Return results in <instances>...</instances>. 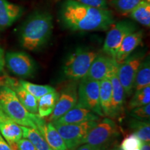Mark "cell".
<instances>
[{
  "label": "cell",
  "instance_id": "obj_22",
  "mask_svg": "<svg viewBox=\"0 0 150 150\" xmlns=\"http://www.w3.org/2000/svg\"><path fill=\"white\" fill-rule=\"evenodd\" d=\"M22 137L31 142L36 150H52L43 136L36 129L21 126Z\"/></svg>",
  "mask_w": 150,
  "mask_h": 150
},
{
  "label": "cell",
  "instance_id": "obj_2",
  "mask_svg": "<svg viewBox=\"0 0 150 150\" xmlns=\"http://www.w3.org/2000/svg\"><path fill=\"white\" fill-rule=\"evenodd\" d=\"M53 17L45 11H36L27 19L20 33L22 47L29 51H37L50 40L53 31Z\"/></svg>",
  "mask_w": 150,
  "mask_h": 150
},
{
  "label": "cell",
  "instance_id": "obj_17",
  "mask_svg": "<svg viewBox=\"0 0 150 150\" xmlns=\"http://www.w3.org/2000/svg\"><path fill=\"white\" fill-rule=\"evenodd\" d=\"M143 38V31L138 30L127 35L122 42L115 56V61L119 64L130 56L141 44Z\"/></svg>",
  "mask_w": 150,
  "mask_h": 150
},
{
  "label": "cell",
  "instance_id": "obj_39",
  "mask_svg": "<svg viewBox=\"0 0 150 150\" xmlns=\"http://www.w3.org/2000/svg\"><path fill=\"white\" fill-rule=\"evenodd\" d=\"M55 1H59V0H55Z\"/></svg>",
  "mask_w": 150,
  "mask_h": 150
},
{
  "label": "cell",
  "instance_id": "obj_24",
  "mask_svg": "<svg viewBox=\"0 0 150 150\" xmlns=\"http://www.w3.org/2000/svg\"><path fill=\"white\" fill-rule=\"evenodd\" d=\"M129 128L133 134L138 137L142 142H150V125L148 120H140L134 118L129 122Z\"/></svg>",
  "mask_w": 150,
  "mask_h": 150
},
{
  "label": "cell",
  "instance_id": "obj_26",
  "mask_svg": "<svg viewBox=\"0 0 150 150\" xmlns=\"http://www.w3.org/2000/svg\"><path fill=\"white\" fill-rule=\"evenodd\" d=\"M19 81L22 87L30 94H31L33 97H35L37 100H38L43 95L56 91L53 87L50 86L38 85V84L31 83V82L24 80H20Z\"/></svg>",
  "mask_w": 150,
  "mask_h": 150
},
{
  "label": "cell",
  "instance_id": "obj_32",
  "mask_svg": "<svg viewBox=\"0 0 150 150\" xmlns=\"http://www.w3.org/2000/svg\"><path fill=\"white\" fill-rule=\"evenodd\" d=\"M108 148H104V147H96V146L91 145L90 144L84 143L82 145H80L78 147H75L74 149L72 150H107Z\"/></svg>",
  "mask_w": 150,
  "mask_h": 150
},
{
  "label": "cell",
  "instance_id": "obj_38",
  "mask_svg": "<svg viewBox=\"0 0 150 150\" xmlns=\"http://www.w3.org/2000/svg\"><path fill=\"white\" fill-rule=\"evenodd\" d=\"M136 150H140V149H136Z\"/></svg>",
  "mask_w": 150,
  "mask_h": 150
},
{
  "label": "cell",
  "instance_id": "obj_31",
  "mask_svg": "<svg viewBox=\"0 0 150 150\" xmlns=\"http://www.w3.org/2000/svg\"><path fill=\"white\" fill-rule=\"evenodd\" d=\"M18 150H36L31 141L27 138H21L17 142Z\"/></svg>",
  "mask_w": 150,
  "mask_h": 150
},
{
  "label": "cell",
  "instance_id": "obj_36",
  "mask_svg": "<svg viewBox=\"0 0 150 150\" xmlns=\"http://www.w3.org/2000/svg\"><path fill=\"white\" fill-rule=\"evenodd\" d=\"M107 150H122V149H121L120 146L117 143V142H115V143H113L112 145H110V147L108 148Z\"/></svg>",
  "mask_w": 150,
  "mask_h": 150
},
{
  "label": "cell",
  "instance_id": "obj_1",
  "mask_svg": "<svg viewBox=\"0 0 150 150\" xmlns=\"http://www.w3.org/2000/svg\"><path fill=\"white\" fill-rule=\"evenodd\" d=\"M59 18L67 29L74 31H106L115 22L112 12L65 0L59 9Z\"/></svg>",
  "mask_w": 150,
  "mask_h": 150
},
{
  "label": "cell",
  "instance_id": "obj_5",
  "mask_svg": "<svg viewBox=\"0 0 150 150\" xmlns=\"http://www.w3.org/2000/svg\"><path fill=\"white\" fill-rule=\"evenodd\" d=\"M120 135V133L117 124L111 118H104L89 131L83 144L88 143L96 147L108 148L115 143Z\"/></svg>",
  "mask_w": 150,
  "mask_h": 150
},
{
  "label": "cell",
  "instance_id": "obj_12",
  "mask_svg": "<svg viewBox=\"0 0 150 150\" xmlns=\"http://www.w3.org/2000/svg\"><path fill=\"white\" fill-rule=\"evenodd\" d=\"M117 66L118 63L114 58L105 54H97L85 77L100 81L110 76Z\"/></svg>",
  "mask_w": 150,
  "mask_h": 150
},
{
  "label": "cell",
  "instance_id": "obj_33",
  "mask_svg": "<svg viewBox=\"0 0 150 150\" xmlns=\"http://www.w3.org/2000/svg\"><path fill=\"white\" fill-rule=\"evenodd\" d=\"M0 150H12L10 145L0 134Z\"/></svg>",
  "mask_w": 150,
  "mask_h": 150
},
{
  "label": "cell",
  "instance_id": "obj_16",
  "mask_svg": "<svg viewBox=\"0 0 150 150\" xmlns=\"http://www.w3.org/2000/svg\"><path fill=\"white\" fill-rule=\"evenodd\" d=\"M23 13V8L20 5L8 0H0V30L11 27Z\"/></svg>",
  "mask_w": 150,
  "mask_h": 150
},
{
  "label": "cell",
  "instance_id": "obj_15",
  "mask_svg": "<svg viewBox=\"0 0 150 150\" xmlns=\"http://www.w3.org/2000/svg\"><path fill=\"white\" fill-rule=\"evenodd\" d=\"M99 116L88 108L82 107L76 104L72 108L65 112L61 117L52 122L68 125V124H77L88 121H98Z\"/></svg>",
  "mask_w": 150,
  "mask_h": 150
},
{
  "label": "cell",
  "instance_id": "obj_14",
  "mask_svg": "<svg viewBox=\"0 0 150 150\" xmlns=\"http://www.w3.org/2000/svg\"><path fill=\"white\" fill-rule=\"evenodd\" d=\"M117 70H115L110 76L112 85V100L110 118H118L125 110V93L122 86L118 79Z\"/></svg>",
  "mask_w": 150,
  "mask_h": 150
},
{
  "label": "cell",
  "instance_id": "obj_28",
  "mask_svg": "<svg viewBox=\"0 0 150 150\" xmlns=\"http://www.w3.org/2000/svg\"><path fill=\"white\" fill-rule=\"evenodd\" d=\"M141 145V140L132 133L122 140L120 146L122 150H136V149H140Z\"/></svg>",
  "mask_w": 150,
  "mask_h": 150
},
{
  "label": "cell",
  "instance_id": "obj_6",
  "mask_svg": "<svg viewBox=\"0 0 150 150\" xmlns=\"http://www.w3.org/2000/svg\"><path fill=\"white\" fill-rule=\"evenodd\" d=\"M103 45V52L115 59L122 42L127 35L136 31L138 26L134 22L124 20L113 23L109 28Z\"/></svg>",
  "mask_w": 150,
  "mask_h": 150
},
{
  "label": "cell",
  "instance_id": "obj_23",
  "mask_svg": "<svg viewBox=\"0 0 150 150\" xmlns=\"http://www.w3.org/2000/svg\"><path fill=\"white\" fill-rule=\"evenodd\" d=\"M150 86V62L149 58L142 61L137 71L134 83V90L138 91Z\"/></svg>",
  "mask_w": 150,
  "mask_h": 150
},
{
  "label": "cell",
  "instance_id": "obj_25",
  "mask_svg": "<svg viewBox=\"0 0 150 150\" xmlns=\"http://www.w3.org/2000/svg\"><path fill=\"white\" fill-rule=\"evenodd\" d=\"M142 0H109L108 4L115 9L116 12L123 16H129L131 11Z\"/></svg>",
  "mask_w": 150,
  "mask_h": 150
},
{
  "label": "cell",
  "instance_id": "obj_40",
  "mask_svg": "<svg viewBox=\"0 0 150 150\" xmlns=\"http://www.w3.org/2000/svg\"><path fill=\"white\" fill-rule=\"evenodd\" d=\"M108 1H109V0H108Z\"/></svg>",
  "mask_w": 150,
  "mask_h": 150
},
{
  "label": "cell",
  "instance_id": "obj_34",
  "mask_svg": "<svg viewBox=\"0 0 150 150\" xmlns=\"http://www.w3.org/2000/svg\"><path fill=\"white\" fill-rule=\"evenodd\" d=\"M5 62H4V56L3 50L0 47V72H1L4 70Z\"/></svg>",
  "mask_w": 150,
  "mask_h": 150
},
{
  "label": "cell",
  "instance_id": "obj_8",
  "mask_svg": "<svg viewBox=\"0 0 150 150\" xmlns=\"http://www.w3.org/2000/svg\"><path fill=\"white\" fill-rule=\"evenodd\" d=\"M97 122V121H88L68 125L52 123L63 138L67 150H72L83 144L86 135Z\"/></svg>",
  "mask_w": 150,
  "mask_h": 150
},
{
  "label": "cell",
  "instance_id": "obj_10",
  "mask_svg": "<svg viewBox=\"0 0 150 150\" xmlns=\"http://www.w3.org/2000/svg\"><path fill=\"white\" fill-rule=\"evenodd\" d=\"M4 62L11 72L24 78L32 76L36 69L33 59L24 52H8L4 56Z\"/></svg>",
  "mask_w": 150,
  "mask_h": 150
},
{
  "label": "cell",
  "instance_id": "obj_18",
  "mask_svg": "<svg viewBox=\"0 0 150 150\" xmlns=\"http://www.w3.org/2000/svg\"><path fill=\"white\" fill-rule=\"evenodd\" d=\"M0 134L9 145L17 143L22 138L21 126L9 118L0 121Z\"/></svg>",
  "mask_w": 150,
  "mask_h": 150
},
{
  "label": "cell",
  "instance_id": "obj_29",
  "mask_svg": "<svg viewBox=\"0 0 150 150\" xmlns=\"http://www.w3.org/2000/svg\"><path fill=\"white\" fill-rule=\"evenodd\" d=\"M130 115L132 117L140 120H149L150 116V104H147L140 107L133 108L130 112Z\"/></svg>",
  "mask_w": 150,
  "mask_h": 150
},
{
  "label": "cell",
  "instance_id": "obj_11",
  "mask_svg": "<svg viewBox=\"0 0 150 150\" xmlns=\"http://www.w3.org/2000/svg\"><path fill=\"white\" fill-rule=\"evenodd\" d=\"M78 83L76 81L67 83L59 93V97L52 114L48 117L49 122H54L64 115L77 104Z\"/></svg>",
  "mask_w": 150,
  "mask_h": 150
},
{
  "label": "cell",
  "instance_id": "obj_21",
  "mask_svg": "<svg viewBox=\"0 0 150 150\" xmlns=\"http://www.w3.org/2000/svg\"><path fill=\"white\" fill-rule=\"evenodd\" d=\"M135 22L144 27H150V0H142L129 14Z\"/></svg>",
  "mask_w": 150,
  "mask_h": 150
},
{
  "label": "cell",
  "instance_id": "obj_13",
  "mask_svg": "<svg viewBox=\"0 0 150 150\" xmlns=\"http://www.w3.org/2000/svg\"><path fill=\"white\" fill-rule=\"evenodd\" d=\"M34 122L41 135L52 150H67L63 138L52 122H46L38 113L34 115Z\"/></svg>",
  "mask_w": 150,
  "mask_h": 150
},
{
  "label": "cell",
  "instance_id": "obj_37",
  "mask_svg": "<svg viewBox=\"0 0 150 150\" xmlns=\"http://www.w3.org/2000/svg\"><path fill=\"white\" fill-rule=\"evenodd\" d=\"M6 118H8V117H7L3 113V112L0 110V121L3 120H4V119H6Z\"/></svg>",
  "mask_w": 150,
  "mask_h": 150
},
{
  "label": "cell",
  "instance_id": "obj_7",
  "mask_svg": "<svg viewBox=\"0 0 150 150\" xmlns=\"http://www.w3.org/2000/svg\"><path fill=\"white\" fill-rule=\"evenodd\" d=\"M77 105L104 117L99 102V81L87 77L81 79L77 88Z\"/></svg>",
  "mask_w": 150,
  "mask_h": 150
},
{
  "label": "cell",
  "instance_id": "obj_35",
  "mask_svg": "<svg viewBox=\"0 0 150 150\" xmlns=\"http://www.w3.org/2000/svg\"><path fill=\"white\" fill-rule=\"evenodd\" d=\"M140 150H150L149 142H142V145L140 146Z\"/></svg>",
  "mask_w": 150,
  "mask_h": 150
},
{
  "label": "cell",
  "instance_id": "obj_27",
  "mask_svg": "<svg viewBox=\"0 0 150 150\" xmlns=\"http://www.w3.org/2000/svg\"><path fill=\"white\" fill-rule=\"evenodd\" d=\"M150 103V86L136 91L128 104L129 109L140 107Z\"/></svg>",
  "mask_w": 150,
  "mask_h": 150
},
{
  "label": "cell",
  "instance_id": "obj_19",
  "mask_svg": "<svg viewBox=\"0 0 150 150\" xmlns=\"http://www.w3.org/2000/svg\"><path fill=\"white\" fill-rule=\"evenodd\" d=\"M112 100V85L110 76L99 81V102L104 116L110 117Z\"/></svg>",
  "mask_w": 150,
  "mask_h": 150
},
{
  "label": "cell",
  "instance_id": "obj_20",
  "mask_svg": "<svg viewBox=\"0 0 150 150\" xmlns=\"http://www.w3.org/2000/svg\"><path fill=\"white\" fill-rule=\"evenodd\" d=\"M59 97V93L53 91L43 95L38 100V112L41 117H49L53 112Z\"/></svg>",
  "mask_w": 150,
  "mask_h": 150
},
{
  "label": "cell",
  "instance_id": "obj_3",
  "mask_svg": "<svg viewBox=\"0 0 150 150\" xmlns=\"http://www.w3.org/2000/svg\"><path fill=\"white\" fill-rule=\"evenodd\" d=\"M0 110L20 126L37 129L34 122L35 114L28 112L20 102L16 93L6 86L0 87Z\"/></svg>",
  "mask_w": 150,
  "mask_h": 150
},
{
  "label": "cell",
  "instance_id": "obj_9",
  "mask_svg": "<svg viewBox=\"0 0 150 150\" xmlns=\"http://www.w3.org/2000/svg\"><path fill=\"white\" fill-rule=\"evenodd\" d=\"M145 55L144 52H138L129 56L118 64L117 70L118 79L128 97L130 96L134 91L135 77L140 63L144 60Z\"/></svg>",
  "mask_w": 150,
  "mask_h": 150
},
{
  "label": "cell",
  "instance_id": "obj_4",
  "mask_svg": "<svg viewBox=\"0 0 150 150\" xmlns=\"http://www.w3.org/2000/svg\"><path fill=\"white\" fill-rule=\"evenodd\" d=\"M98 53L88 49L79 48L67 58L63 66V74L71 81L85 77Z\"/></svg>",
  "mask_w": 150,
  "mask_h": 150
},
{
  "label": "cell",
  "instance_id": "obj_30",
  "mask_svg": "<svg viewBox=\"0 0 150 150\" xmlns=\"http://www.w3.org/2000/svg\"><path fill=\"white\" fill-rule=\"evenodd\" d=\"M76 2L88 6L100 8H108V0H74Z\"/></svg>",
  "mask_w": 150,
  "mask_h": 150
}]
</instances>
